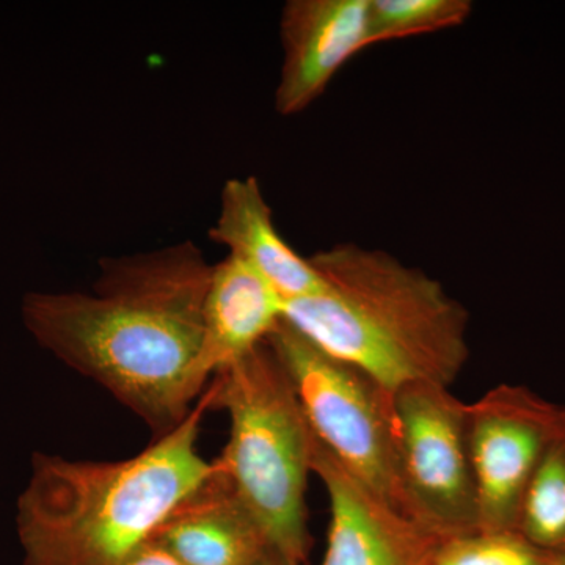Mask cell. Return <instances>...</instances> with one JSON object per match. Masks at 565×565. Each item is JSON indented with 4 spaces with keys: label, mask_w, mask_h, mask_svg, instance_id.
<instances>
[{
    "label": "cell",
    "mask_w": 565,
    "mask_h": 565,
    "mask_svg": "<svg viewBox=\"0 0 565 565\" xmlns=\"http://www.w3.org/2000/svg\"><path fill=\"white\" fill-rule=\"evenodd\" d=\"M370 0H289L280 20L282 62L275 110L285 117L321 98L338 71L367 43Z\"/></svg>",
    "instance_id": "9c48e42d"
},
{
    "label": "cell",
    "mask_w": 565,
    "mask_h": 565,
    "mask_svg": "<svg viewBox=\"0 0 565 565\" xmlns=\"http://www.w3.org/2000/svg\"><path fill=\"white\" fill-rule=\"evenodd\" d=\"M212 386L172 433L131 459L68 460L36 452L18 500L24 565H121L214 473L199 452Z\"/></svg>",
    "instance_id": "7a4b0ae2"
},
{
    "label": "cell",
    "mask_w": 565,
    "mask_h": 565,
    "mask_svg": "<svg viewBox=\"0 0 565 565\" xmlns=\"http://www.w3.org/2000/svg\"><path fill=\"white\" fill-rule=\"evenodd\" d=\"M196 374L206 384L266 343L285 318V299L252 266L228 255L212 267Z\"/></svg>",
    "instance_id": "8fae6325"
},
{
    "label": "cell",
    "mask_w": 565,
    "mask_h": 565,
    "mask_svg": "<svg viewBox=\"0 0 565 565\" xmlns=\"http://www.w3.org/2000/svg\"><path fill=\"white\" fill-rule=\"evenodd\" d=\"M210 237L228 247V255L262 274L285 302L315 296L323 289L322 277L310 258L300 256L278 233L273 207L255 177L225 182L221 211Z\"/></svg>",
    "instance_id": "7c38bea8"
},
{
    "label": "cell",
    "mask_w": 565,
    "mask_h": 565,
    "mask_svg": "<svg viewBox=\"0 0 565 565\" xmlns=\"http://www.w3.org/2000/svg\"><path fill=\"white\" fill-rule=\"evenodd\" d=\"M516 531L545 552L565 553V430L550 446L527 487Z\"/></svg>",
    "instance_id": "4fadbf2b"
},
{
    "label": "cell",
    "mask_w": 565,
    "mask_h": 565,
    "mask_svg": "<svg viewBox=\"0 0 565 565\" xmlns=\"http://www.w3.org/2000/svg\"><path fill=\"white\" fill-rule=\"evenodd\" d=\"M121 565H182L180 561L177 559L169 552V550L163 548V546L156 544L154 541L148 542L143 546H140L136 553H132L128 559L125 561Z\"/></svg>",
    "instance_id": "2e32d148"
},
{
    "label": "cell",
    "mask_w": 565,
    "mask_h": 565,
    "mask_svg": "<svg viewBox=\"0 0 565 565\" xmlns=\"http://www.w3.org/2000/svg\"><path fill=\"white\" fill-rule=\"evenodd\" d=\"M211 386L212 408H225L232 422L215 460L269 545L303 564L311 544L305 501L311 427L288 374L266 341L218 371Z\"/></svg>",
    "instance_id": "277c9868"
},
{
    "label": "cell",
    "mask_w": 565,
    "mask_h": 565,
    "mask_svg": "<svg viewBox=\"0 0 565 565\" xmlns=\"http://www.w3.org/2000/svg\"><path fill=\"white\" fill-rule=\"evenodd\" d=\"M479 531H516L527 487L565 430V407L522 385H498L467 407Z\"/></svg>",
    "instance_id": "52a82bcc"
},
{
    "label": "cell",
    "mask_w": 565,
    "mask_h": 565,
    "mask_svg": "<svg viewBox=\"0 0 565 565\" xmlns=\"http://www.w3.org/2000/svg\"><path fill=\"white\" fill-rule=\"evenodd\" d=\"M212 267L191 241L103 258L93 292H31L22 321L41 348L172 433L202 396L196 362Z\"/></svg>",
    "instance_id": "6da1fadb"
},
{
    "label": "cell",
    "mask_w": 565,
    "mask_h": 565,
    "mask_svg": "<svg viewBox=\"0 0 565 565\" xmlns=\"http://www.w3.org/2000/svg\"><path fill=\"white\" fill-rule=\"evenodd\" d=\"M214 465L210 479L174 509L151 541L182 565H253L269 542L217 460Z\"/></svg>",
    "instance_id": "30bf717a"
},
{
    "label": "cell",
    "mask_w": 565,
    "mask_h": 565,
    "mask_svg": "<svg viewBox=\"0 0 565 565\" xmlns=\"http://www.w3.org/2000/svg\"><path fill=\"white\" fill-rule=\"evenodd\" d=\"M253 565H302L292 561L291 557L282 555V553L278 552V550L269 548L263 553L262 557L256 561Z\"/></svg>",
    "instance_id": "e0dca14e"
},
{
    "label": "cell",
    "mask_w": 565,
    "mask_h": 565,
    "mask_svg": "<svg viewBox=\"0 0 565 565\" xmlns=\"http://www.w3.org/2000/svg\"><path fill=\"white\" fill-rule=\"evenodd\" d=\"M308 258L323 289L285 302L286 322L390 392L408 384L451 388L470 359V315L440 281L356 244Z\"/></svg>",
    "instance_id": "3957f363"
},
{
    "label": "cell",
    "mask_w": 565,
    "mask_h": 565,
    "mask_svg": "<svg viewBox=\"0 0 565 565\" xmlns=\"http://www.w3.org/2000/svg\"><path fill=\"white\" fill-rule=\"evenodd\" d=\"M473 13L470 0H370L367 43H386L460 28Z\"/></svg>",
    "instance_id": "5bb4252c"
},
{
    "label": "cell",
    "mask_w": 565,
    "mask_h": 565,
    "mask_svg": "<svg viewBox=\"0 0 565 565\" xmlns=\"http://www.w3.org/2000/svg\"><path fill=\"white\" fill-rule=\"evenodd\" d=\"M311 430L375 494L405 514L394 393L321 351L285 318L267 338Z\"/></svg>",
    "instance_id": "5b68a950"
},
{
    "label": "cell",
    "mask_w": 565,
    "mask_h": 565,
    "mask_svg": "<svg viewBox=\"0 0 565 565\" xmlns=\"http://www.w3.org/2000/svg\"><path fill=\"white\" fill-rule=\"evenodd\" d=\"M467 407L441 385L394 392L405 514L440 539L479 531Z\"/></svg>",
    "instance_id": "8992f818"
},
{
    "label": "cell",
    "mask_w": 565,
    "mask_h": 565,
    "mask_svg": "<svg viewBox=\"0 0 565 565\" xmlns=\"http://www.w3.org/2000/svg\"><path fill=\"white\" fill-rule=\"evenodd\" d=\"M430 565H556V557L519 531H478L444 539Z\"/></svg>",
    "instance_id": "9a60e30c"
},
{
    "label": "cell",
    "mask_w": 565,
    "mask_h": 565,
    "mask_svg": "<svg viewBox=\"0 0 565 565\" xmlns=\"http://www.w3.org/2000/svg\"><path fill=\"white\" fill-rule=\"evenodd\" d=\"M556 565H565V553H559V555H555Z\"/></svg>",
    "instance_id": "ac0fdd59"
},
{
    "label": "cell",
    "mask_w": 565,
    "mask_h": 565,
    "mask_svg": "<svg viewBox=\"0 0 565 565\" xmlns=\"http://www.w3.org/2000/svg\"><path fill=\"white\" fill-rule=\"evenodd\" d=\"M311 471L330 501L321 565H430L444 539L418 525L352 475L311 430Z\"/></svg>",
    "instance_id": "ba28073f"
}]
</instances>
